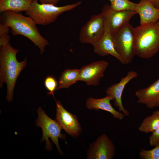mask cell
I'll return each instance as SVG.
<instances>
[{"instance_id":"obj_1","label":"cell","mask_w":159,"mask_h":159,"mask_svg":"<svg viewBox=\"0 0 159 159\" xmlns=\"http://www.w3.org/2000/svg\"><path fill=\"white\" fill-rule=\"evenodd\" d=\"M0 87L6 83L7 87L6 100L13 99V92L17 79L27 64L25 58L21 62L17 60L16 55L19 50L11 45L10 41L0 45Z\"/></svg>"},{"instance_id":"obj_2","label":"cell","mask_w":159,"mask_h":159,"mask_svg":"<svg viewBox=\"0 0 159 159\" xmlns=\"http://www.w3.org/2000/svg\"><path fill=\"white\" fill-rule=\"evenodd\" d=\"M1 14V23L11 28L12 35H21L27 38L39 48L41 54H43L49 43L41 35L37 24L31 17L11 11Z\"/></svg>"},{"instance_id":"obj_3","label":"cell","mask_w":159,"mask_h":159,"mask_svg":"<svg viewBox=\"0 0 159 159\" xmlns=\"http://www.w3.org/2000/svg\"><path fill=\"white\" fill-rule=\"evenodd\" d=\"M135 55L147 59L159 51V26L157 23L140 25L134 28Z\"/></svg>"},{"instance_id":"obj_4","label":"cell","mask_w":159,"mask_h":159,"mask_svg":"<svg viewBox=\"0 0 159 159\" xmlns=\"http://www.w3.org/2000/svg\"><path fill=\"white\" fill-rule=\"evenodd\" d=\"M82 4L79 1L62 6L54 4H39L37 0H33L25 14L31 17L37 24L45 25L54 22L61 14L77 7Z\"/></svg>"},{"instance_id":"obj_5","label":"cell","mask_w":159,"mask_h":159,"mask_svg":"<svg viewBox=\"0 0 159 159\" xmlns=\"http://www.w3.org/2000/svg\"><path fill=\"white\" fill-rule=\"evenodd\" d=\"M37 112L38 117L36 120V125L41 127L42 130L43 135L41 141H46L45 149L48 151L52 149L49 139L50 138L56 145L59 153L62 154L58 143L59 138L65 139V135L61 133L62 127L56 120L49 118L41 108L38 109Z\"/></svg>"},{"instance_id":"obj_6","label":"cell","mask_w":159,"mask_h":159,"mask_svg":"<svg viewBox=\"0 0 159 159\" xmlns=\"http://www.w3.org/2000/svg\"><path fill=\"white\" fill-rule=\"evenodd\" d=\"M134 28L128 22L111 34L116 49L122 58L125 64L132 61L134 52Z\"/></svg>"},{"instance_id":"obj_7","label":"cell","mask_w":159,"mask_h":159,"mask_svg":"<svg viewBox=\"0 0 159 159\" xmlns=\"http://www.w3.org/2000/svg\"><path fill=\"white\" fill-rule=\"evenodd\" d=\"M105 32L104 16L101 12L92 15L82 27L79 34V41L82 43L93 45L101 38Z\"/></svg>"},{"instance_id":"obj_8","label":"cell","mask_w":159,"mask_h":159,"mask_svg":"<svg viewBox=\"0 0 159 159\" xmlns=\"http://www.w3.org/2000/svg\"><path fill=\"white\" fill-rule=\"evenodd\" d=\"M102 12L104 16L105 31L111 34L129 22L130 19L137 14L135 11H116L112 10L108 4L103 6Z\"/></svg>"},{"instance_id":"obj_9","label":"cell","mask_w":159,"mask_h":159,"mask_svg":"<svg viewBox=\"0 0 159 159\" xmlns=\"http://www.w3.org/2000/svg\"><path fill=\"white\" fill-rule=\"evenodd\" d=\"M115 151V146L111 139L106 134H103L90 144L86 159H112Z\"/></svg>"},{"instance_id":"obj_10","label":"cell","mask_w":159,"mask_h":159,"mask_svg":"<svg viewBox=\"0 0 159 159\" xmlns=\"http://www.w3.org/2000/svg\"><path fill=\"white\" fill-rule=\"evenodd\" d=\"M56 120L62 129L74 138L78 137L82 128L76 116L66 110L59 101H56Z\"/></svg>"},{"instance_id":"obj_11","label":"cell","mask_w":159,"mask_h":159,"mask_svg":"<svg viewBox=\"0 0 159 159\" xmlns=\"http://www.w3.org/2000/svg\"><path fill=\"white\" fill-rule=\"evenodd\" d=\"M109 65L107 62L101 60L83 66L80 69L79 81L88 85H98Z\"/></svg>"},{"instance_id":"obj_12","label":"cell","mask_w":159,"mask_h":159,"mask_svg":"<svg viewBox=\"0 0 159 159\" xmlns=\"http://www.w3.org/2000/svg\"><path fill=\"white\" fill-rule=\"evenodd\" d=\"M137 73L135 71L128 72L125 77H123L118 83L115 84L109 87L106 91L107 95L112 97L114 100V105L118 108L120 111L122 112L125 116L129 115V112L126 110L122 104V96L123 90L126 85L131 80L137 78Z\"/></svg>"},{"instance_id":"obj_13","label":"cell","mask_w":159,"mask_h":159,"mask_svg":"<svg viewBox=\"0 0 159 159\" xmlns=\"http://www.w3.org/2000/svg\"><path fill=\"white\" fill-rule=\"evenodd\" d=\"M135 95L137 103L144 104L149 109L159 107V79L148 87L137 90Z\"/></svg>"},{"instance_id":"obj_14","label":"cell","mask_w":159,"mask_h":159,"mask_svg":"<svg viewBox=\"0 0 159 159\" xmlns=\"http://www.w3.org/2000/svg\"><path fill=\"white\" fill-rule=\"evenodd\" d=\"M95 53L100 56L111 55L122 64L124 61L117 51L111 34L105 31L101 38L93 45Z\"/></svg>"},{"instance_id":"obj_15","label":"cell","mask_w":159,"mask_h":159,"mask_svg":"<svg viewBox=\"0 0 159 159\" xmlns=\"http://www.w3.org/2000/svg\"><path fill=\"white\" fill-rule=\"evenodd\" d=\"M135 11L140 16V25L157 23L159 19V8L147 0H141Z\"/></svg>"},{"instance_id":"obj_16","label":"cell","mask_w":159,"mask_h":159,"mask_svg":"<svg viewBox=\"0 0 159 159\" xmlns=\"http://www.w3.org/2000/svg\"><path fill=\"white\" fill-rule=\"evenodd\" d=\"M112 100H114L112 97L108 95L101 98H95L90 97L86 100L85 105L86 107L89 110L97 111L102 110L110 112L115 118L119 120H123L125 115L116 110L112 107L110 102Z\"/></svg>"},{"instance_id":"obj_17","label":"cell","mask_w":159,"mask_h":159,"mask_svg":"<svg viewBox=\"0 0 159 159\" xmlns=\"http://www.w3.org/2000/svg\"><path fill=\"white\" fill-rule=\"evenodd\" d=\"M33 0H0V12L7 11L19 12L26 11Z\"/></svg>"},{"instance_id":"obj_18","label":"cell","mask_w":159,"mask_h":159,"mask_svg":"<svg viewBox=\"0 0 159 159\" xmlns=\"http://www.w3.org/2000/svg\"><path fill=\"white\" fill-rule=\"evenodd\" d=\"M80 69H66L61 73L59 78L56 90L68 89L79 81Z\"/></svg>"},{"instance_id":"obj_19","label":"cell","mask_w":159,"mask_h":159,"mask_svg":"<svg viewBox=\"0 0 159 159\" xmlns=\"http://www.w3.org/2000/svg\"><path fill=\"white\" fill-rule=\"evenodd\" d=\"M159 128V110L153 111L152 115L143 120L138 127L141 132L148 133Z\"/></svg>"},{"instance_id":"obj_20","label":"cell","mask_w":159,"mask_h":159,"mask_svg":"<svg viewBox=\"0 0 159 159\" xmlns=\"http://www.w3.org/2000/svg\"><path fill=\"white\" fill-rule=\"evenodd\" d=\"M110 2V7L112 10L116 11H135L137 4V3L129 0H114Z\"/></svg>"},{"instance_id":"obj_21","label":"cell","mask_w":159,"mask_h":159,"mask_svg":"<svg viewBox=\"0 0 159 159\" xmlns=\"http://www.w3.org/2000/svg\"><path fill=\"white\" fill-rule=\"evenodd\" d=\"M139 156L141 159H159V144L150 150L142 149L140 152Z\"/></svg>"},{"instance_id":"obj_22","label":"cell","mask_w":159,"mask_h":159,"mask_svg":"<svg viewBox=\"0 0 159 159\" xmlns=\"http://www.w3.org/2000/svg\"><path fill=\"white\" fill-rule=\"evenodd\" d=\"M58 85V82L53 76L49 75L45 78L44 85L46 88L49 91L48 94L52 95L54 97V92L57 90Z\"/></svg>"},{"instance_id":"obj_23","label":"cell","mask_w":159,"mask_h":159,"mask_svg":"<svg viewBox=\"0 0 159 159\" xmlns=\"http://www.w3.org/2000/svg\"><path fill=\"white\" fill-rule=\"evenodd\" d=\"M152 133L149 138V143L151 146H155L159 144V128Z\"/></svg>"},{"instance_id":"obj_24","label":"cell","mask_w":159,"mask_h":159,"mask_svg":"<svg viewBox=\"0 0 159 159\" xmlns=\"http://www.w3.org/2000/svg\"><path fill=\"white\" fill-rule=\"evenodd\" d=\"M62 0H39L41 4H49L54 5L57 4Z\"/></svg>"},{"instance_id":"obj_25","label":"cell","mask_w":159,"mask_h":159,"mask_svg":"<svg viewBox=\"0 0 159 159\" xmlns=\"http://www.w3.org/2000/svg\"><path fill=\"white\" fill-rule=\"evenodd\" d=\"M151 3L156 7L159 8V0H147Z\"/></svg>"},{"instance_id":"obj_26","label":"cell","mask_w":159,"mask_h":159,"mask_svg":"<svg viewBox=\"0 0 159 159\" xmlns=\"http://www.w3.org/2000/svg\"><path fill=\"white\" fill-rule=\"evenodd\" d=\"M157 24L158 26H159V21H158L157 22Z\"/></svg>"},{"instance_id":"obj_27","label":"cell","mask_w":159,"mask_h":159,"mask_svg":"<svg viewBox=\"0 0 159 159\" xmlns=\"http://www.w3.org/2000/svg\"><path fill=\"white\" fill-rule=\"evenodd\" d=\"M110 2H111L112 1L114 0H109Z\"/></svg>"},{"instance_id":"obj_28","label":"cell","mask_w":159,"mask_h":159,"mask_svg":"<svg viewBox=\"0 0 159 159\" xmlns=\"http://www.w3.org/2000/svg\"></svg>"}]
</instances>
